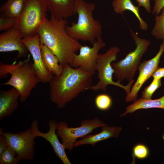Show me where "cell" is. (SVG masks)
<instances>
[{
	"label": "cell",
	"instance_id": "cell-7",
	"mask_svg": "<svg viewBox=\"0 0 164 164\" xmlns=\"http://www.w3.org/2000/svg\"><path fill=\"white\" fill-rule=\"evenodd\" d=\"M120 51L117 46L111 47L105 53L99 54L96 65V70L98 72L99 80L95 85L91 86L88 89L94 91L101 90L106 91L108 85L118 86L124 89L127 94L131 91V86L134 80H132L126 85H124L120 82L114 81L113 80V75L114 70L111 64L117 59L118 54Z\"/></svg>",
	"mask_w": 164,
	"mask_h": 164
},
{
	"label": "cell",
	"instance_id": "cell-3",
	"mask_svg": "<svg viewBox=\"0 0 164 164\" xmlns=\"http://www.w3.org/2000/svg\"><path fill=\"white\" fill-rule=\"evenodd\" d=\"M30 55L26 60L11 64L0 63V78L6 77L11 75L10 79L1 85H9L19 92V100L24 103L31 94L32 90L41 82L36 74L33 63H30Z\"/></svg>",
	"mask_w": 164,
	"mask_h": 164
},
{
	"label": "cell",
	"instance_id": "cell-19",
	"mask_svg": "<svg viewBox=\"0 0 164 164\" xmlns=\"http://www.w3.org/2000/svg\"><path fill=\"white\" fill-rule=\"evenodd\" d=\"M41 52L43 63L46 68L53 75L62 72L63 67L60 64L58 57L45 45L40 43Z\"/></svg>",
	"mask_w": 164,
	"mask_h": 164
},
{
	"label": "cell",
	"instance_id": "cell-14",
	"mask_svg": "<svg viewBox=\"0 0 164 164\" xmlns=\"http://www.w3.org/2000/svg\"><path fill=\"white\" fill-rule=\"evenodd\" d=\"M23 37L15 27L12 28L0 35V52H7L17 51V58L25 57L29 52L22 43Z\"/></svg>",
	"mask_w": 164,
	"mask_h": 164
},
{
	"label": "cell",
	"instance_id": "cell-24",
	"mask_svg": "<svg viewBox=\"0 0 164 164\" xmlns=\"http://www.w3.org/2000/svg\"><path fill=\"white\" fill-rule=\"evenodd\" d=\"M14 150L9 146L0 155V164H18L19 162Z\"/></svg>",
	"mask_w": 164,
	"mask_h": 164
},
{
	"label": "cell",
	"instance_id": "cell-5",
	"mask_svg": "<svg viewBox=\"0 0 164 164\" xmlns=\"http://www.w3.org/2000/svg\"><path fill=\"white\" fill-rule=\"evenodd\" d=\"M45 0H25L15 28L23 38L35 36L46 18Z\"/></svg>",
	"mask_w": 164,
	"mask_h": 164
},
{
	"label": "cell",
	"instance_id": "cell-16",
	"mask_svg": "<svg viewBox=\"0 0 164 164\" xmlns=\"http://www.w3.org/2000/svg\"><path fill=\"white\" fill-rule=\"evenodd\" d=\"M101 131L95 135L89 134L83 137L82 139L77 141L74 144V147H77L85 145H90L94 146L96 144L101 141L112 137L117 138L121 130L119 126H109L106 124L101 127Z\"/></svg>",
	"mask_w": 164,
	"mask_h": 164
},
{
	"label": "cell",
	"instance_id": "cell-9",
	"mask_svg": "<svg viewBox=\"0 0 164 164\" xmlns=\"http://www.w3.org/2000/svg\"><path fill=\"white\" fill-rule=\"evenodd\" d=\"M0 133L5 136L9 146L14 150L19 161L33 160L36 137L31 127L24 131L17 133L4 132L1 128Z\"/></svg>",
	"mask_w": 164,
	"mask_h": 164
},
{
	"label": "cell",
	"instance_id": "cell-31",
	"mask_svg": "<svg viewBox=\"0 0 164 164\" xmlns=\"http://www.w3.org/2000/svg\"><path fill=\"white\" fill-rule=\"evenodd\" d=\"M153 78H161L164 77V67H159L157 69L152 75Z\"/></svg>",
	"mask_w": 164,
	"mask_h": 164
},
{
	"label": "cell",
	"instance_id": "cell-23",
	"mask_svg": "<svg viewBox=\"0 0 164 164\" xmlns=\"http://www.w3.org/2000/svg\"><path fill=\"white\" fill-rule=\"evenodd\" d=\"M94 102L97 108L102 111L109 109L112 104L111 97L109 95L104 93L97 95L95 98Z\"/></svg>",
	"mask_w": 164,
	"mask_h": 164
},
{
	"label": "cell",
	"instance_id": "cell-12",
	"mask_svg": "<svg viewBox=\"0 0 164 164\" xmlns=\"http://www.w3.org/2000/svg\"><path fill=\"white\" fill-rule=\"evenodd\" d=\"M22 41L26 46L32 56L36 74L41 82L49 83L53 75L47 70L43 63L39 34L37 33L34 36L22 38Z\"/></svg>",
	"mask_w": 164,
	"mask_h": 164
},
{
	"label": "cell",
	"instance_id": "cell-28",
	"mask_svg": "<svg viewBox=\"0 0 164 164\" xmlns=\"http://www.w3.org/2000/svg\"><path fill=\"white\" fill-rule=\"evenodd\" d=\"M164 8V0H155V4L152 13L156 15L159 14Z\"/></svg>",
	"mask_w": 164,
	"mask_h": 164
},
{
	"label": "cell",
	"instance_id": "cell-25",
	"mask_svg": "<svg viewBox=\"0 0 164 164\" xmlns=\"http://www.w3.org/2000/svg\"><path fill=\"white\" fill-rule=\"evenodd\" d=\"M161 85V78H153L151 84L145 88L142 92V98L145 100L152 99V95Z\"/></svg>",
	"mask_w": 164,
	"mask_h": 164
},
{
	"label": "cell",
	"instance_id": "cell-20",
	"mask_svg": "<svg viewBox=\"0 0 164 164\" xmlns=\"http://www.w3.org/2000/svg\"><path fill=\"white\" fill-rule=\"evenodd\" d=\"M151 108H160L164 109V95L160 98L154 99L145 100L142 98L135 101L131 104L128 106L125 112L121 115L124 116L128 113H132L140 109Z\"/></svg>",
	"mask_w": 164,
	"mask_h": 164
},
{
	"label": "cell",
	"instance_id": "cell-21",
	"mask_svg": "<svg viewBox=\"0 0 164 164\" xmlns=\"http://www.w3.org/2000/svg\"><path fill=\"white\" fill-rule=\"evenodd\" d=\"M25 1L8 0L0 7V16L17 19L22 9Z\"/></svg>",
	"mask_w": 164,
	"mask_h": 164
},
{
	"label": "cell",
	"instance_id": "cell-10",
	"mask_svg": "<svg viewBox=\"0 0 164 164\" xmlns=\"http://www.w3.org/2000/svg\"><path fill=\"white\" fill-rule=\"evenodd\" d=\"M92 45V47L82 45L79 50V53L75 55L70 65L72 67L80 68L94 74L99 52L106 44L101 37Z\"/></svg>",
	"mask_w": 164,
	"mask_h": 164
},
{
	"label": "cell",
	"instance_id": "cell-29",
	"mask_svg": "<svg viewBox=\"0 0 164 164\" xmlns=\"http://www.w3.org/2000/svg\"><path fill=\"white\" fill-rule=\"evenodd\" d=\"M8 146L6 138L2 133H0V155L5 150Z\"/></svg>",
	"mask_w": 164,
	"mask_h": 164
},
{
	"label": "cell",
	"instance_id": "cell-26",
	"mask_svg": "<svg viewBox=\"0 0 164 164\" xmlns=\"http://www.w3.org/2000/svg\"><path fill=\"white\" fill-rule=\"evenodd\" d=\"M149 150L147 147L142 144H139L134 146L132 150L133 155L140 159L147 158L149 154Z\"/></svg>",
	"mask_w": 164,
	"mask_h": 164
},
{
	"label": "cell",
	"instance_id": "cell-17",
	"mask_svg": "<svg viewBox=\"0 0 164 164\" xmlns=\"http://www.w3.org/2000/svg\"><path fill=\"white\" fill-rule=\"evenodd\" d=\"M47 11L56 18L67 19L74 15L76 0H45Z\"/></svg>",
	"mask_w": 164,
	"mask_h": 164
},
{
	"label": "cell",
	"instance_id": "cell-32",
	"mask_svg": "<svg viewBox=\"0 0 164 164\" xmlns=\"http://www.w3.org/2000/svg\"><path fill=\"white\" fill-rule=\"evenodd\" d=\"M163 139L164 140V135H163V137H162Z\"/></svg>",
	"mask_w": 164,
	"mask_h": 164
},
{
	"label": "cell",
	"instance_id": "cell-6",
	"mask_svg": "<svg viewBox=\"0 0 164 164\" xmlns=\"http://www.w3.org/2000/svg\"><path fill=\"white\" fill-rule=\"evenodd\" d=\"M130 31L136 46L135 49L130 52L124 59L111 64L114 76L120 83L125 79L129 81L133 80L141 63V59L150 44L149 40L140 38L130 28Z\"/></svg>",
	"mask_w": 164,
	"mask_h": 164
},
{
	"label": "cell",
	"instance_id": "cell-27",
	"mask_svg": "<svg viewBox=\"0 0 164 164\" xmlns=\"http://www.w3.org/2000/svg\"><path fill=\"white\" fill-rule=\"evenodd\" d=\"M17 22V19L1 16L0 17V30L6 31L15 27Z\"/></svg>",
	"mask_w": 164,
	"mask_h": 164
},
{
	"label": "cell",
	"instance_id": "cell-22",
	"mask_svg": "<svg viewBox=\"0 0 164 164\" xmlns=\"http://www.w3.org/2000/svg\"><path fill=\"white\" fill-rule=\"evenodd\" d=\"M155 23L151 31L152 36L157 39L164 40V8L160 15H156Z\"/></svg>",
	"mask_w": 164,
	"mask_h": 164
},
{
	"label": "cell",
	"instance_id": "cell-30",
	"mask_svg": "<svg viewBox=\"0 0 164 164\" xmlns=\"http://www.w3.org/2000/svg\"><path fill=\"white\" fill-rule=\"evenodd\" d=\"M138 6L143 7L146 11L150 13L151 12L150 0H136Z\"/></svg>",
	"mask_w": 164,
	"mask_h": 164
},
{
	"label": "cell",
	"instance_id": "cell-15",
	"mask_svg": "<svg viewBox=\"0 0 164 164\" xmlns=\"http://www.w3.org/2000/svg\"><path fill=\"white\" fill-rule=\"evenodd\" d=\"M20 94L12 87L7 90L0 91V120L10 116L17 109Z\"/></svg>",
	"mask_w": 164,
	"mask_h": 164
},
{
	"label": "cell",
	"instance_id": "cell-13",
	"mask_svg": "<svg viewBox=\"0 0 164 164\" xmlns=\"http://www.w3.org/2000/svg\"><path fill=\"white\" fill-rule=\"evenodd\" d=\"M56 123L55 119H50L48 123L49 131L46 133L39 131L38 128V121L36 120H33L31 123V127L36 137H42L50 143L56 155L63 164H71V162L66 153L65 149L58 139V136L56 132Z\"/></svg>",
	"mask_w": 164,
	"mask_h": 164
},
{
	"label": "cell",
	"instance_id": "cell-4",
	"mask_svg": "<svg viewBox=\"0 0 164 164\" xmlns=\"http://www.w3.org/2000/svg\"><path fill=\"white\" fill-rule=\"evenodd\" d=\"M96 5L84 0H76L74 7V15H78L77 22H72L65 28L68 34L73 39L87 41L93 44L101 37L102 27L99 20L95 19L93 13Z\"/></svg>",
	"mask_w": 164,
	"mask_h": 164
},
{
	"label": "cell",
	"instance_id": "cell-18",
	"mask_svg": "<svg viewBox=\"0 0 164 164\" xmlns=\"http://www.w3.org/2000/svg\"><path fill=\"white\" fill-rule=\"evenodd\" d=\"M112 5L114 12L117 14L122 15L126 10L132 12L138 20L140 29L145 31L147 30L148 24L141 16L139 7L134 5L131 0H113Z\"/></svg>",
	"mask_w": 164,
	"mask_h": 164
},
{
	"label": "cell",
	"instance_id": "cell-11",
	"mask_svg": "<svg viewBox=\"0 0 164 164\" xmlns=\"http://www.w3.org/2000/svg\"><path fill=\"white\" fill-rule=\"evenodd\" d=\"M164 52V40L160 45L159 51L152 59L141 63L138 69L139 75L130 92L127 94V102L137 100V94L144 84L151 77L158 68L160 59Z\"/></svg>",
	"mask_w": 164,
	"mask_h": 164
},
{
	"label": "cell",
	"instance_id": "cell-2",
	"mask_svg": "<svg viewBox=\"0 0 164 164\" xmlns=\"http://www.w3.org/2000/svg\"><path fill=\"white\" fill-rule=\"evenodd\" d=\"M67 24L66 19L51 15L50 19L46 18L37 32L40 43L46 45L52 51L63 67L70 64L82 45L67 33L65 28Z\"/></svg>",
	"mask_w": 164,
	"mask_h": 164
},
{
	"label": "cell",
	"instance_id": "cell-8",
	"mask_svg": "<svg viewBox=\"0 0 164 164\" xmlns=\"http://www.w3.org/2000/svg\"><path fill=\"white\" fill-rule=\"evenodd\" d=\"M98 118L82 121L80 126L70 127L65 121L57 122L56 133L61 138L62 144L65 149L71 152L74 147L77 139L90 134L94 130L105 125Z\"/></svg>",
	"mask_w": 164,
	"mask_h": 164
},
{
	"label": "cell",
	"instance_id": "cell-1",
	"mask_svg": "<svg viewBox=\"0 0 164 164\" xmlns=\"http://www.w3.org/2000/svg\"><path fill=\"white\" fill-rule=\"evenodd\" d=\"M93 73L69 64L63 67L62 72L53 75L49 83L50 98L59 108L77 97L91 86Z\"/></svg>",
	"mask_w": 164,
	"mask_h": 164
}]
</instances>
